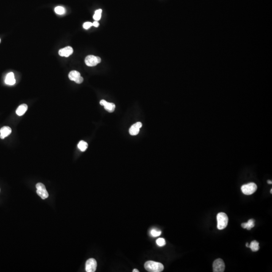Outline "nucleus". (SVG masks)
Wrapping results in <instances>:
<instances>
[{"instance_id": "obj_1", "label": "nucleus", "mask_w": 272, "mask_h": 272, "mask_svg": "<svg viewBox=\"0 0 272 272\" xmlns=\"http://www.w3.org/2000/svg\"><path fill=\"white\" fill-rule=\"evenodd\" d=\"M144 267L147 271L150 272H161L164 269L163 264L154 261H147L145 262Z\"/></svg>"}, {"instance_id": "obj_2", "label": "nucleus", "mask_w": 272, "mask_h": 272, "mask_svg": "<svg viewBox=\"0 0 272 272\" xmlns=\"http://www.w3.org/2000/svg\"><path fill=\"white\" fill-rule=\"evenodd\" d=\"M217 228L222 230L227 227L228 222V217L225 213H219L217 215Z\"/></svg>"}, {"instance_id": "obj_3", "label": "nucleus", "mask_w": 272, "mask_h": 272, "mask_svg": "<svg viewBox=\"0 0 272 272\" xmlns=\"http://www.w3.org/2000/svg\"><path fill=\"white\" fill-rule=\"evenodd\" d=\"M241 190L245 195H252L257 190V185L255 183L251 182L242 185L241 188Z\"/></svg>"}, {"instance_id": "obj_4", "label": "nucleus", "mask_w": 272, "mask_h": 272, "mask_svg": "<svg viewBox=\"0 0 272 272\" xmlns=\"http://www.w3.org/2000/svg\"><path fill=\"white\" fill-rule=\"evenodd\" d=\"M101 59L99 56L89 55L86 57L85 63L87 66L94 67L99 64L101 62Z\"/></svg>"}, {"instance_id": "obj_5", "label": "nucleus", "mask_w": 272, "mask_h": 272, "mask_svg": "<svg viewBox=\"0 0 272 272\" xmlns=\"http://www.w3.org/2000/svg\"><path fill=\"white\" fill-rule=\"evenodd\" d=\"M36 193L37 195L40 196L42 199H45L47 198L48 197V193L46 188H45V185L42 183H38L36 185Z\"/></svg>"}, {"instance_id": "obj_6", "label": "nucleus", "mask_w": 272, "mask_h": 272, "mask_svg": "<svg viewBox=\"0 0 272 272\" xmlns=\"http://www.w3.org/2000/svg\"><path fill=\"white\" fill-rule=\"evenodd\" d=\"M225 265L224 261L221 259H218L214 261L213 264V270L214 272H224Z\"/></svg>"}, {"instance_id": "obj_7", "label": "nucleus", "mask_w": 272, "mask_h": 272, "mask_svg": "<svg viewBox=\"0 0 272 272\" xmlns=\"http://www.w3.org/2000/svg\"><path fill=\"white\" fill-rule=\"evenodd\" d=\"M97 262L95 259L91 258L86 261L85 265L86 271L87 272H94L96 270Z\"/></svg>"}, {"instance_id": "obj_8", "label": "nucleus", "mask_w": 272, "mask_h": 272, "mask_svg": "<svg viewBox=\"0 0 272 272\" xmlns=\"http://www.w3.org/2000/svg\"><path fill=\"white\" fill-rule=\"evenodd\" d=\"M142 127V124L141 122H137L130 127L129 130V133L130 135L136 136L138 135L140 131V129Z\"/></svg>"}, {"instance_id": "obj_9", "label": "nucleus", "mask_w": 272, "mask_h": 272, "mask_svg": "<svg viewBox=\"0 0 272 272\" xmlns=\"http://www.w3.org/2000/svg\"><path fill=\"white\" fill-rule=\"evenodd\" d=\"M100 104L102 106H104L105 110L109 113H113L115 110L116 105L114 103L108 102L106 100H102L100 102Z\"/></svg>"}, {"instance_id": "obj_10", "label": "nucleus", "mask_w": 272, "mask_h": 272, "mask_svg": "<svg viewBox=\"0 0 272 272\" xmlns=\"http://www.w3.org/2000/svg\"><path fill=\"white\" fill-rule=\"evenodd\" d=\"M73 53V49L71 47H66L64 48H62L59 51V54L60 56L68 57L71 56Z\"/></svg>"}, {"instance_id": "obj_11", "label": "nucleus", "mask_w": 272, "mask_h": 272, "mask_svg": "<svg viewBox=\"0 0 272 272\" xmlns=\"http://www.w3.org/2000/svg\"><path fill=\"white\" fill-rule=\"evenodd\" d=\"M12 132V130L11 127L5 126L2 127L0 130V138L4 139L6 137H8V136L11 134Z\"/></svg>"}, {"instance_id": "obj_12", "label": "nucleus", "mask_w": 272, "mask_h": 272, "mask_svg": "<svg viewBox=\"0 0 272 272\" xmlns=\"http://www.w3.org/2000/svg\"><path fill=\"white\" fill-rule=\"evenodd\" d=\"M5 83L7 85H13L16 83V80L15 79L14 74L12 72H10L7 75L5 79Z\"/></svg>"}, {"instance_id": "obj_13", "label": "nucleus", "mask_w": 272, "mask_h": 272, "mask_svg": "<svg viewBox=\"0 0 272 272\" xmlns=\"http://www.w3.org/2000/svg\"><path fill=\"white\" fill-rule=\"evenodd\" d=\"M28 109V106L26 104L20 105L16 110V114L19 116H22L25 113Z\"/></svg>"}, {"instance_id": "obj_14", "label": "nucleus", "mask_w": 272, "mask_h": 272, "mask_svg": "<svg viewBox=\"0 0 272 272\" xmlns=\"http://www.w3.org/2000/svg\"><path fill=\"white\" fill-rule=\"evenodd\" d=\"M80 73L77 71H72L69 74V78L71 81H76L79 77H80Z\"/></svg>"}, {"instance_id": "obj_15", "label": "nucleus", "mask_w": 272, "mask_h": 272, "mask_svg": "<svg viewBox=\"0 0 272 272\" xmlns=\"http://www.w3.org/2000/svg\"><path fill=\"white\" fill-rule=\"evenodd\" d=\"M254 226V220L253 219H250L247 223H243L242 224V227L243 228L251 230Z\"/></svg>"}, {"instance_id": "obj_16", "label": "nucleus", "mask_w": 272, "mask_h": 272, "mask_svg": "<svg viewBox=\"0 0 272 272\" xmlns=\"http://www.w3.org/2000/svg\"><path fill=\"white\" fill-rule=\"evenodd\" d=\"M248 247L251 248V251H257L259 250V243L256 240H253L251 242L250 245Z\"/></svg>"}, {"instance_id": "obj_17", "label": "nucleus", "mask_w": 272, "mask_h": 272, "mask_svg": "<svg viewBox=\"0 0 272 272\" xmlns=\"http://www.w3.org/2000/svg\"><path fill=\"white\" fill-rule=\"evenodd\" d=\"M78 147L81 151L84 152L88 148V144L84 141H81L78 144Z\"/></svg>"}, {"instance_id": "obj_18", "label": "nucleus", "mask_w": 272, "mask_h": 272, "mask_svg": "<svg viewBox=\"0 0 272 272\" xmlns=\"http://www.w3.org/2000/svg\"><path fill=\"white\" fill-rule=\"evenodd\" d=\"M102 9H98L95 11V13L93 17V18L95 21H98L100 20L101 17H102Z\"/></svg>"}, {"instance_id": "obj_19", "label": "nucleus", "mask_w": 272, "mask_h": 272, "mask_svg": "<svg viewBox=\"0 0 272 272\" xmlns=\"http://www.w3.org/2000/svg\"><path fill=\"white\" fill-rule=\"evenodd\" d=\"M55 11L58 15H63L66 13V10L63 7L57 6L55 8Z\"/></svg>"}, {"instance_id": "obj_20", "label": "nucleus", "mask_w": 272, "mask_h": 272, "mask_svg": "<svg viewBox=\"0 0 272 272\" xmlns=\"http://www.w3.org/2000/svg\"><path fill=\"white\" fill-rule=\"evenodd\" d=\"M156 244L159 246H163L166 245V242L164 238H159L156 240Z\"/></svg>"}, {"instance_id": "obj_21", "label": "nucleus", "mask_w": 272, "mask_h": 272, "mask_svg": "<svg viewBox=\"0 0 272 272\" xmlns=\"http://www.w3.org/2000/svg\"><path fill=\"white\" fill-rule=\"evenodd\" d=\"M150 234H151L152 236L155 237L159 236L161 235V231L154 229L151 230V232H150Z\"/></svg>"}, {"instance_id": "obj_22", "label": "nucleus", "mask_w": 272, "mask_h": 272, "mask_svg": "<svg viewBox=\"0 0 272 272\" xmlns=\"http://www.w3.org/2000/svg\"><path fill=\"white\" fill-rule=\"evenodd\" d=\"M92 26V23L90 22H86L84 23L83 27L85 29H88Z\"/></svg>"}, {"instance_id": "obj_23", "label": "nucleus", "mask_w": 272, "mask_h": 272, "mask_svg": "<svg viewBox=\"0 0 272 272\" xmlns=\"http://www.w3.org/2000/svg\"><path fill=\"white\" fill-rule=\"evenodd\" d=\"M83 80H84L83 78L81 76L80 77H79V78L75 81V82H76V83H77V84H81V83H82V82H83Z\"/></svg>"}, {"instance_id": "obj_24", "label": "nucleus", "mask_w": 272, "mask_h": 272, "mask_svg": "<svg viewBox=\"0 0 272 272\" xmlns=\"http://www.w3.org/2000/svg\"><path fill=\"white\" fill-rule=\"evenodd\" d=\"M99 25V24L98 22V21H95L93 22V23H92V26H94L95 27H98Z\"/></svg>"}, {"instance_id": "obj_25", "label": "nucleus", "mask_w": 272, "mask_h": 272, "mask_svg": "<svg viewBox=\"0 0 272 272\" xmlns=\"http://www.w3.org/2000/svg\"><path fill=\"white\" fill-rule=\"evenodd\" d=\"M133 272H139V270H137V269H134V270H133Z\"/></svg>"}, {"instance_id": "obj_26", "label": "nucleus", "mask_w": 272, "mask_h": 272, "mask_svg": "<svg viewBox=\"0 0 272 272\" xmlns=\"http://www.w3.org/2000/svg\"><path fill=\"white\" fill-rule=\"evenodd\" d=\"M268 184H272V181H271V180H268Z\"/></svg>"}, {"instance_id": "obj_27", "label": "nucleus", "mask_w": 272, "mask_h": 272, "mask_svg": "<svg viewBox=\"0 0 272 272\" xmlns=\"http://www.w3.org/2000/svg\"><path fill=\"white\" fill-rule=\"evenodd\" d=\"M271 193H272V189L271 190Z\"/></svg>"}, {"instance_id": "obj_28", "label": "nucleus", "mask_w": 272, "mask_h": 272, "mask_svg": "<svg viewBox=\"0 0 272 272\" xmlns=\"http://www.w3.org/2000/svg\"><path fill=\"white\" fill-rule=\"evenodd\" d=\"M0 42H1V39H0Z\"/></svg>"}]
</instances>
